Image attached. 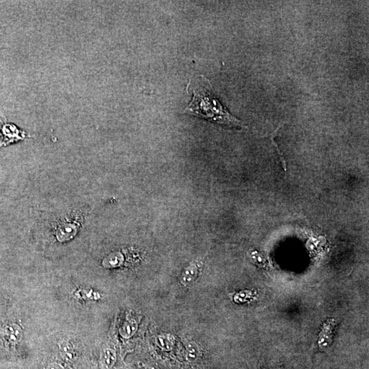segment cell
Segmentation results:
<instances>
[{
	"label": "cell",
	"mask_w": 369,
	"mask_h": 369,
	"mask_svg": "<svg viewBox=\"0 0 369 369\" xmlns=\"http://www.w3.org/2000/svg\"><path fill=\"white\" fill-rule=\"evenodd\" d=\"M203 269V261L196 260L193 261L189 266L185 268L181 277V283L184 286H189L197 280Z\"/></svg>",
	"instance_id": "7a4b0ae2"
},
{
	"label": "cell",
	"mask_w": 369,
	"mask_h": 369,
	"mask_svg": "<svg viewBox=\"0 0 369 369\" xmlns=\"http://www.w3.org/2000/svg\"><path fill=\"white\" fill-rule=\"evenodd\" d=\"M47 369H64V368L60 364L53 363L49 365Z\"/></svg>",
	"instance_id": "7c38bea8"
},
{
	"label": "cell",
	"mask_w": 369,
	"mask_h": 369,
	"mask_svg": "<svg viewBox=\"0 0 369 369\" xmlns=\"http://www.w3.org/2000/svg\"><path fill=\"white\" fill-rule=\"evenodd\" d=\"M123 262V256L120 253L111 254L104 261L103 264L106 267H115L121 265Z\"/></svg>",
	"instance_id": "ba28073f"
},
{
	"label": "cell",
	"mask_w": 369,
	"mask_h": 369,
	"mask_svg": "<svg viewBox=\"0 0 369 369\" xmlns=\"http://www.w3.org/2000/svg\"><path fill=\"white\" fill-rule=\"evenodd\" d=\"M5 335L10 343L17 344L22 341L23 331L18 325L10 324L5 328Z\"/></svg>",
	"instance_id": "3957f363"
},
{
	"label": "cell",
	"mask_w": 369,
	"mask_h": 369,
	"mask_svg": "<svg viewBox=\"0 0 369 369\" xmlns=\"http://www.w3.org/2000/svg\"><path fill=\"white\" fill-rule=\"evenodd\" d=\"M203 78V84L195 87L193 90V98L184 109V114L197 116L217 124L243 128L244 125L241 121L230 114L217 100L211 90L212 86L209 80L204 77Z\"/></svg>",
	"instance_id": "6da1fadb"
},
{
	"label": "cell",
	"mask_w": 369,
	"mask_h": 369,
	"mask_svg": "<svg viewBox=\"0 0 369 369\" xmlns=\"http://www.w3.org/2000/svg\"><path fill=\"white\" fill-rule=\"evenodd\" d=\"M116 361V351L109 348L103 351L100 362H99V366L101 369H110L114 366Z\"/></svg>",
	"instance_id": "277c9868"
},
{
	"label": "cell",
	"mask_w": 369,
	"mask_h": 369,
	"mask_svg": "<svg viewBox=\"0 0 369 369\" xmlns=\"http://www.w3.org/2000/svg\"><path fill=\"white\" fill-rule=\"evenodd\" d=\"M156 343L163 350L171 351L175 345V340L170 334L161 335L157 337Z\"/></svg>",
	"instance_id": "8992f818"
},
{
	"label": "cell",
	"mask_w": 369,
	"mask_h": 369,
	"mask_svg": "<svg viewBox=\"0 0 369 369\" xmlns=\"http://www.w3.org/2000/svg\"><path fill=\"white\" fill-rule=\"evenodd\" d=\"M61 356L67 361H71L74 359L75 352L69 343L62 344L60 347Z\"/></svg>",
	"instance_id": "30bf717a"
},
{
	"label": "cell",
	"mask_w": 369,
	"mask_h": 369,
	"mask_svg": "<svg viewBox=\"0 0 369 369\" xmlns=\"http://www.w3.org/2000/svg\"><path fill=\"white\" fill-rule=\"evenodd\" d=\"M2 133L4 135V141L9 142V141H13L12 139H19L21 138L20 135H18L19 132L17 130V128L15 126L11 125H3L2 128Z\"/></svg>",
	"instance_id": "52a82bcc"
},
{
	"label": "cell",
	"mask_w": 369,
	"mask_h": 369,
	"mask_svg": "<svg viewBox=\"0 0 369 369\" xmlns=\"http://www.w3.org/2000/svg\"><path fill=\"white\" fill-rule=\"evenodd\" d=\"M187 349V359L188 361L193 362L197 359L199 350H198V346L194 343H189L186 345Z\"/></svg>",
	"instance_id": "9c48e42d"
},
{
	"label": "cell",
	"mask_w": 369,
	"mask_h": 369,
	"mask_svg": "<svg viewBox=\"0 0 369 369\" xmlns=\"http://www.w3.org/2000/svg\"><path fill=\"white\" fill-rule=\"evenodd\" d=\"M148 369H166L162 365H160L159 364L151 363L148 365Z\"/></svg>",
	"instance_id": "8fae6325"
},
{
	"label": "cell",
	"mask_w": 369,
	"mask_h": 369,
	"mask_svg": "<svg viewBox=\"0 0 369 369\" xmlns=\"http://www.w3.org/2000/svg\"><path fill=\"white\" fill-rule=\"evenodd\" d=\"M137 325L136 321L132 318H128L124 322L120 329V334L125 339L132 337L136 332Z\"/></svg>",
	"instance_id": "5b68a950"
}]
</instances>
